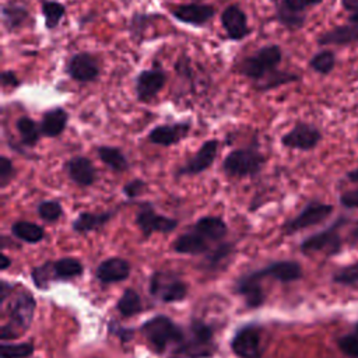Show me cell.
<instances>
[{
  "label": "cell",
  "instance_id": "1f68e13d",
  "mask_svg": "<svg viewBox=\"0 0 358 358\" xmlns=\"http://www.w3.org/2000/svg\"><path fill=\"white\" fill-rule=\"evenodd\" d=\"M116 308L122 316L130 317L141 310V299L134 289L127 288V289H124L120 299L117 301Z\"/></svg>",
  "mask_w": 358,
  "mask_h": 358
},
{
  "label": "cell",
  "instance_id": "5b68a950",
  "mask_svg": "<svg viewBox=\"0 0 358 358\" xmlns=\"http://www.w3.org/2000/svg\"><path fill=\"white\" fill-rule=\"evenodd\" d=\"M150 292L164 302H176L186 296L187 287L176 274L157 271L151 277Z\"/></svg>",
  "mask_w": 358,
  "mask_h": 358
},
{
  "label": "cell",
  "instance_id": "4dcf8cb0",
  "mask_svg": "<svg viewBox=\"0 0 358 358\" xmlns=\"http://www.w3.org/2000/svg\"><path fill=\"white\" fill-rule=\"evenodd\" d=\"M84 267L80 260L73 257H63L53 263V271L55 277L59 280H69L80 275L83 273Z\"/></svg>",
  "mask_w": 358,
  "mask_h": 358
},
{
  "label": "cell",
  "instance_id": "ba28073f",
  "mask_svg": "<svg viewBox=\"0 0 358 358\" xmlns=\"http://www.w3.org/2000/svg\"><path fill=\"white\" fill-rule=\"evenodd\" d=\"M66 71L69 76L80 83L94 81L99 74V63L98 59L87 52L73 55L66 66Z\"/></svg>",
  "mask_w": 358,
  "mask_h": 358
},
{
  "label": "cell",
  "instance_id": "ab89813d",
  "mask_svg": "<svg viewBox=\"0 0 358 358\" xmlns=\"http://www.w3.org/2000/svg\"><path fill=\"white\" fill-rule=\"evenodd\" d=\"M14 175V166L7 157L0 158V185L1 187L7 186Z\"/></svg>",
  "mask_w": 358,
  "mask_h": 358
},
{
  "label": "cell",
  "instance_id": "ffe728a7",
  "mask_svg": "<svg viewBox=\"0 0 358 358\" xmlns=\"http://www.w3.org/2000/svg\"><path fill=\"white\" fill-rule=\"evenodd\" d=\"M67 173L80 186H90L95 182L96 172L92 162L85 157H73L66 164Z\"/></svg>",
  "mask_w": 358,
  "mask_h": 358
},
{
  "label": "cell",
  "instance_id": "e0dca14e",
  "mask_svg": "<svg viewBox=\"0 0 358 358\" xmlns=\"http://www.w3.org/2000/svg\"><path fill=\"white\" fill-rule=\"evenodd\" d=\"M173 17L190 25H204L215 14V8L210 4H182L173 8Z\"/></svg>",
  "mask_w": 358,
  "mask_h": 358
},
{
  "label": "cell",
  "instance_id": "7dc6e473",
  "mask_svg": "<svg viewBox=\"0 0 358 358\" xmlns=\"http://www.w3.org/2000/svg\"><path fill=\"white\" fill-rule=\"evenodd\" d=\"M348 179L352 180V182H358V169H354L351 172H348Z\"/></svg>",
  "mask_w": 358,
  "mask_h": 358
},
{
  "label": "cell",
  "instance_id": "8992f818",
  "mask_svg": "<svg viewBox=\"0 0 358 358\" xmlns=\"http://www.w3.org/2000/svg\"><path fill=\"white\" fill-rule=\"evenodd\" d=\"M231 348L239 358H260V330L255 324L239 329L231 340Z\"/></svg>",
  "mask_w": 358,
  "mask_h": 358
},
{
  "label": "cell",
  "instance_id": "f5cc1de1",
  "mask_svg": "<svg viewBox=\"0 0 358 358\" xmlns=\"http://www.w3.org/2000/svg\"><path fill=\"white\" fill-rule=\"evenodd\" d=\"M355 330H357V333H358V323H357V326H355Z\"/></svg>",
  "mask_w": 358,
  "mask_h": 358
},
{
  "label": "cell",
  "instance_id": "681fc988",
  "mask_svg": "<svg viewBox=\"0 0 358 358\" xmlns=\"http://www.w3.org/2000/svg\"><path fill=\"white\" fill-rule=\"evenodd\" d=\"M352 234H354V238L358 239V222L355 224V227H354V229H352Z\"/></svg>",
  "mask_w": 358,
  "mask_h": 358
},
{
  "label": "cell",
  "instance_id": "484cf974",
  "mask_svg": "<svg viewBox=\"0 0 358 358\" xmlns=\"http://www.w3.org/2000/svg\"><path fill=\"white\" fill-rule=\"evenodd\" d=\"M358 39V24L351 22L344 27H338L330 32H326L323 36L319 38V43L329 45V43H348Z\"/></svg>",
  "mask_w": 358,
  "mask_h": 358
},
{
  "label": "cell",
  "instance_id": "f6af8a7d",
  "mask_svg": "<svg viewBox=\"0 0 358 358\" xmlns=\"http://www.w3.org/2000/svg\"><path fill=\"white\" fill-rule=\"evenodd\" d=\"M343 6H344L347 10L358 11V0H343Z\"/></svg>",
  "mask_w": 358,
  "mask_h": 358
},
{
  "label": "cell",
  "instance_id": "277c9868",
  "mask_svg": "<svg viewBox=\"0 0 358 358\" xmlns=\"http://www.w3.org/2000/svg\"><path fill=\"white\" fill-rule=\"evenodd\" d=\"M189 337L179 345L176 352L190 358H203L211 355L213 351V329L201 320H193Z\"/></svg>",
  "mask_w": 358,
  "mask_h": 358
},
{
  "label": "cell",
  "instance_id": "8d00e7d4",
  "mask_svg": "<svg viewBox=\"0 0 358 358\" xmlns=\"http://www.w3.org/2000/svg\"><path fill=\"white\" fill-rule=\"evenodd\" d=\"M52 278H56V277H55V271H53V264H50V263L35 267L32 270V280L35 281L38 288H46Z\"/></svg>",
  "mask_w": 358,
  "mask_h": 358
},
{
  "label": "cell",
  "instance_id": "44dd1931",
  "mask_svg": "<svg viewBox=\"0 0 358 358\" xmlns=\"http://www.w3.org/2000/svg\"><path fill=\"white\" fill-rule=\"evenodd\" d=\"M208 242L197 231L186 232L173 242V250L183 255H201L207 252Z\"/></svg>",
  "mask_w": 358,
  "mask_h": 358
},
{
  "label": "cell",
  "instance_id": "c3c4849f",
  "mask_svg": "<svg viewBox=\"0 0 358 358\" xmlns=\"http://www.w3.org/2000/svg\"><path fill=\"white\" fill-rule=\"evenodd\" d=\"M8 266H10V259L6 255H3L1 256V270H6Z\"/></svg>",
  "mask_w": 358,
  "mask_h": 358
},
{
  "label": "cell",
  "instance_id": "60d3db41",
  "mask_svg": "<svg viewBox=\"0 0 358 358\" xmlns=\"http://www.w3.org/2000/svg\"><path fill=\"white\" fill-rule=\"evenodd\" d=\"M145 189V183L140 179H134V180H130L124 187H123V192L124 194L129 197V199H134L137 196H140Z\"/></svg>",
  "mask_w": 358,
  "mask_h": 358
},
{
  "label": "cell",
  "instance_id": "52a82bcc",
  "mask_svg": "<svg viewBox=\"0 0 358 358\" xmlns=\"http://www.w3.org/2000/svg\"><path fill=\"white\" fill-rule=\"evenodd\" d=\"M331 211H333V206L319 203V201H312L296 217H294L284 225V231L287 234H294L296 231L316 225L324 221L331 214Z\"/></svg>",
  "mask_w": 358,
  "mask_h": 358
},
{
  "label": "cell",
  "instance_id": "d6a6232c",
  "mask_svg": "<svg viewBox=\"0 0 358 358\" xmlns=\"http://www.w3.org/2000/svg\"><path fill=\"white\" fill-rule=\"evenodd\" d=\"M42 14L45 17V24L46 28L52 29L56 28L60 22V20L66 14V8L62 3L59 1H50V0H43L42 1Z\"/></svg>",
  "mask_w": 358,
  "mask_h": 358
},
{
  "label": "cell",
  "instance_id": "816d5d0a",
  "mask_svg": "<svg viewBox=\"0 0 358 358\" xmlns=\"http://www.w3.org/2000/svg\"><path fill=\"white\" fill-rule=\"evenodd\" d=\"M322 0H306V3H308V6H312V4H317V3H320Z\"/></svg>",
  "mask_w": 358,
  "mask_h": 358
},
{
  "label": "cell",
  "instance_id": "e575fe53",
  "mask_svg": "<svg viewBox=\"0 0 358 358\" xmlns=\"http://www.w3.org/2000/svg\"><path fill=\"white\" fill-rule=\"evenodd\" d=\"M334 66V55L329 50L324 52H319L317 55H315L310 60V67L322 74L329 73Z\"/></svg>",
  "mask_w": 358,
  "mask_h": 358
},
{
  "label": "cell",
  "instance_id": "603a6c76",
  "mask_svg": "<svg viewBox=\"0 0 358 358\" xmlns=\"http://www.w3.org/2000/svg\"><path fill=\"white\" fill-rule=\"evenodd\" d=\"M236 291L245 296L246 305L250 308H257L264 301V292L260 285V281H256L249 275H243L238 280Z\"/></svg>",
  "mask_w": 358,
  "mask_h": 358
},
{
  "label": "cell",
  "instance_id": "f907efd6",
  "mask_svg": "<svg viewBox=\"0 0 358 358\" xmlns=\"http://www.w3.org/2000/svg\"><path fill=\"white\" fill-rule=\"evenodd\" d=\"M350 21H351V22H357V24H358V11H357V14H354V15L350 18Z\"/></svg>",
  "mask_w": 358,
  "mask_h": 358
},
{
  "label": "cell",
  "instance_id": "cb8c5ba5",
  "mask_svg": "<svg viewBox=\"0 0 358 358\" xmlns=\"http://www.w3.org/2000/svg\"><path fill=\"white\" fill-rule=\"evenodd\" d=\"M194 231L203 235L207 241H220L227 234V224L220 217H203L196 225Z\"/></svg>",
  "mask_w": 358,
  "mask_h": 358
},
{
  "label": "cell",
  "instance_id": "f35d334b",
  "mask_svg": "<svg viewBox=\"0 0 358 358\" xmlns=\"http://www.w3.org/2000/svg\"><path fill=\"white\" fill-rule=\"evenodd\" d=\"M338 347L345 355L358 358V337L357 336L348 334V336L341 337L338 340Z\"/></svg>",
  "mask_w": 358,
  "mask_h": 358
},
{
  "label": "cell",
  "instance_id": "d6986e66",
  "mask_svg": "<svg viewBox=\"0 0 358 358\" xmlns=\"http://www.w3.org/2000/svg\"><path fill=\"white\" fill-rule=\"evenodd\" d=\"M130 264L120 257H110L103 260L96 267V278L103 284L119 282L129 277Z\"/></svg>",
  "mask_w": 358,
  "mask_h": 358
},
{
  "label": "cell",
  "instance_id": "6da1fadb",
  "mask_svg": "<svg viewBox=\"0 0 358 358\" xmlns=\"http://www.w3.org/2000/svg\"><path fill=\"white\" fill-rule=\"evenodd\" d=\"M141 333L145 336L154 350L162 352L169 345H180L185 341V333L182 329L168 316L158 315L151 317L141 326Z\"/></svg>",
  "mask_w": 358,
  "mask_h": 358
},
{
  "label": "cell",
  "instance_id": "d4e9b609",
  "mask_svg": "<svg viewBox=\"0 0 358 358\" xmlns=\"http://www.w3.org/2000/svg\"><path fill=\"white\" fill-rule=\"evenodd\" d=\"M112 217V213H81L73 222V229L77 232H90L105 225Z\"/></svg>",
  "mask_w": 358,
  "mask_h": 358
},
{
  "label": "cell",
  "instance_id": "7402d4cb",
  "mask_svg": "<svg viewBox=\"0 0 358 358\" xmlns=\"http://www.w3.org/2000/svg\"><path fill=\"white\" fill-rule=\"evenodd\" d=\"M69 115L64 109L62 108H55L48 110L41 122V129L42 134L46 137H56L63 133L67 124Z\"/></svg>",
  "mask_w": 358,
  "mask_h": 358
},
{
  "label": "cell",
  "instance_id": "30bf717a",
  "mask_svg": "<svg viewBox=\"0 0 358 358\" xmlns=\"http://www.w3.org/2000/svg\"><path fill=\"white\" fill-rule=\"evenodd\" d=\"M136 224L145 236L154 232H171L176 228L178 221L155 213L151 207H143L136 215Z\"/></svg>",
  "mask_w": 358,
  "mask_h": 358
},
{
  "label": "cell",
  "instance_id": "74e56055",
  "mask_svg": "<svg viewBox=\"0 0 358 358\" xmlns=\"http://www.w3.org/2000/svg\"><path fill=\"white\" fill-rule=\"evenodd\" d=\"M336 282L338 284H344V285H350V284H357L358 282V262L343 267L341 270H338L334 274L333 278Z\"/></svg>",
  "mask_w": 358,
  "mask_h": 358
},
{
  "label": "cell",
  "instance_id": "b9f144b4",
  "mask_svg": "<svg viewBox=\"0 0 358 358\" xmlns=\"http://www.w3.org/2000/svg\"><path fill=\"white\" fill-rule=\"evenodd\" d=\"M341 204L348 208H358V187L344 193L340 199Z\"/></svg>",
  "mask_w": 358,
  "mask_h": 358
},
{
  "label": "cell",
  "instance_id": "f1b7e54d",
  "mask_svg": "<svg viewBox=\"0 0 358 358\" xmlns=\"http://www.w3.org/2000/svg\"><path fill=\"white\" fill-rule=\"evenodd\" d=\"M1 18H3V25L8 31H14L25 22V20L28 18V11L24 6L10 3L3 7Z\"/></svg>",
  "mask_w": 358,
  "mask_h": 358
},
{
  "label": "cell",
  "instance_id": "f546056e",
  "mask_svg": "<svg viewBox=\"0 0 358 358\" xmlns=\"http://www.w3.org/2000/svg\"><path fill=\"white\" fill-rule=\"evenodd\" d=\"M11 231L18 239H21L24 242H28V243H36L45 235L42 227H39L34 222H29V221H17V222H14L13 227H11Z\"/></svg>",
  "mask_w": 358,
  "mask_h": 358
},
{
  "label": "cell",
  "instance_id": "7a4b0ae2",
  "mask_svg": "<svg viewBox=\"0 0 358 358\" xmlns=\"http://www.w3.org/2000/svg\"><path fill=\"white\" fill-rule=\"evenodd\" d=\"M280 62L281 49L277 45H267L252 56L245 57L239 64V73L252 80H263L271 74Z\"/></svg>",
  "mask_w": 358,
  "mask_h": 358
},
{
  "label": "cell",
  "instance_id": "9a60e30c",
  "mask_svg": "<svg viewBox=\"0 0 358 358\" xmlns=\"http://www.w3.org/2000/svg\"><path fill=\"white\" fill-rule=\"evenodd\" d=\"M320 140L319 130L306 123H298L291 131L282 136L281 141L285 147L296 148V150H310Z\"/></svg>",
  "mask_w": 358,
  "mask_h": 358
},
{
  "label": "cell",
  "instance_id": "8fae6325",
  "mask_svg": "<svg viewBox=\"0 0 358 358\" xmlns=\"http://www.w3.org/2000/svg\"><path fill=\"white\" fill-rule=\"evenodd\" d=\"M338 224L340 222L334 224L331 228L323 232H319L306 238L301 245V250L303 253H313V252H326L330 255L337 253L341 248V239L336 231Z\"/></svg>",
  "mask_w": 358,
  "mask_h": 358
},
{
  "label": "cell",
  "instance_id": "ac0fdd59",
  "mask_svg": "<svg viewBox=\"0 0 358 358\" xmlns=\"http://www.w3.org/2000/svg\"><path fill=\"white\" fill-rule=\"evenodd\" d=\"M189 129H190V124L187 122L157 126L150 131L148 140L154 144L168 147L180 141L187 134Z\"/></svg>",
  "mask_w": 358,
  "mask_h": 358
},
{
  "label": "cell",
  "instance_id": "3957f363",
  "mask_svg": "<svg viewBox=\"0 0 358 358\" xmlns=\"http://www.w3.org/2000/svg\"><path fill=\"white\" fill-rule=\"evenodd\" d=\"M264 165V157L252 148H239L231 151L222 164L225 173L231 176H252L257 173Z\"/></svg>",
  "mask_w": 358,
  "mask_h": 358
},
{
  "label": "cell",
  "instance_id": "db71d44e",
  "mask_svg": "<svg viewBox=\"0 0 358 358\" xmlns=\"http://www.w3.org/2000/svg\"><path fill=\"white\" fill-rule=\"evenodd\" d=\"M273 1H277V0H273Z\"/></svg>",
  "mask_w": 358,
  "mask_h": 358
},
{
  "label": "cell",
  "instance_id": "4fadbf2b",
  "mask_svg": "<svg viewBox=\"0 0 358 358\" xmlns=\"http://www.w3.org/2000/svg\"><path fill=\"white\" fill-rule=\"evenodd\" d=\"M218 151V141L217 140H207L199 148V151L182 166L179 168V175H196L207 168H210L217 157Z\"/></svg>",
  "mask_w": 358,
  "mask_h": 358
},
{
  "label": "cell",
  "instance_id": "836d02e7",
  "mask_svg": "<svg viewBox=\"0 0 358 358\" xmlns=\"http://www.w3.org/2000/svg\"><path fill=\"white\" fill-rule=\"evenodd\" d=\"M1 358H25L34 352V345L29 343L8 344L3 343L0 347Z\"/></svg>",
  "mask_w": 358,
  "mask_h": 358
},
{
  "label": "cell",
  "instance_id": "ee69618b",
  "mask_svg": "<svg viewBox=\"0 0 358 358\" xmlns=\"http://www.w3.org/2000/svg\"><path fill=\"white\" fill-rule=\"evenodd\" d=\"M109 327H110V331L115 333V334H117L123 341H127V340L131 337V330H130V329L120 327V326H117L116 323H110Z\"/></svg>",
  "mask_w": 358,
  "mask_h": 358
},
{
  "label": "cell",
  "instance_id": "2e32d148",
  "mask_svg": "<svg viewBox=\"0 0 358 358\" xmlns=\"http://www.w3.org/2000/svg\"><path fill=\"white\" fill-rule=\"evenodd\" d=\"M35 312V299L31 296L29 292L20 294L11 303H10V319L14 326L25 330L31 326Z\"/></svg>",
  "mask_w": 358,
  "mask_h": 358
},
{
  "label": "cell",
  "instance_id": "7c38bea8",
  "mask_svg": "<svg viewBox=\"0 0 358 358\" xmlns=\"http://www.w3.org/2000/svg\"><path fill=\"white\" fill-rule=\"evenodd\" d=\"M166 76L161 69H151L141 71L136 78V95L138 101H151L165 85Z\"/></svg>",
  "mask_w": 358,
  "mask_h": 358
},
{
  "label": "cell",
  "instance_id": "4316f807",
  "mask_svg": "<svg viewBox=\"0 0 358 358\" xmlns=\"http://www.w3.org/2000/svg\"><path fill=\"white\" fill-rule=\"evenodd\" d=\"M15 126H17L18 134H20L21 141H22L24 145L34 147L38 143V140L42 134L41 124H38L35 120H32L28 116H22L17 120Z\"/></svg>",
  "mask_w": 358,
  "mask_h": 358
},
{
  "label": "cell",
  "instance_id": "83f0119b",
  "mask_svg": "<svg viewBox=\"0 0 358 358\" xmlns=\"http://www.w3.org/2000/svg\"><path fill=\"white\" fill-rule=\"evenodd\" d=\"M98 155H99L101 161L115 172L126 171L127 166H129L124 154L116 147L102 145V147L98 148Z\"/></svg>",
  "mask_w": 358,
  "mask_h": 358
},
{
  "label": "cell",
  "instance_id": "bcb514c9",
  "mask_svg": "<svg viewBox=\"0 0 358 358\" xmlns=\"http://www.w3.org/2000/svg\"><path fill=\"white\" fill-rule=\"evenodd\" d=\"M11 289V287L7 284V282H1V292H0V296H1V302L7 298V291Z\"/></svg>",
  "mask_w": 358,
  "mask_h": 358
},
{
  "label": "cell",
  "instance_id": "9c48e42d",
  "mask_svg": "<svg viewBox=\"0 0 358 358\" xmlns=\"http://www.w3.org/2000/svg\"><path fill=\"white\" fill-rule=\"evenodd\" d=\"M248 275L256 281L270 277V278L278 280L281 282H289V281H295V280L301 278L302 268L296 262L281 260V262H274V263L266 266L264 268L253 271Z\"/></svg>",
  "mask_w": 358,
  "mask_h": 358
},
{
  "label": "cell",
  "instance_id": "7bdbcfd3",
  "mask_svg": "<svg viewBox=\"0 0 358 358\" xmlns=\"http://www.w3.org/2000/svg\"><path fill=\"white\" fill-rule=\"evenodd\" d=\"M1 84L3 87H17L20 85V80L17 78L14 71H4L1 74Z\"/></svg>",
  "mask_w": 358,
  "mask_h": 358
},
{
  "label": "cell",
  "instance_id": "d590c367",
  "mask_svg": "<svg viewBox=\"0 0 358 358\" xmlns=\"http://www.w3.org/2000/svg\"><path fill=\"white\" fill-rule=\"evenodd\" d=\"M62 213H63L62 206L57 201H53V200L42 201L38 206V214L41 215V218H43L45 221H49V222H53V221L59 220Z\"/></svg>",
  "mask_w": 358,
  "mask_h": 358
},
{
  "label": "cell",
  "instance_id": "5bb4252c",
  "mask_svg": "<svg viewBox=\"0 0 358 358\" xmlns=\"http://www.w3.org/2000/svg\"><path fill=\"white\" fill-rule=\"evenodd\" d=\"M221 24H222L228 38L235 39V41L243 39L250 32V28L248 27L246 14L236 4H231L222 11Z\"/></svg>",
  "mask_w": 358,
  "mask_h": 358
}]
</instances>
